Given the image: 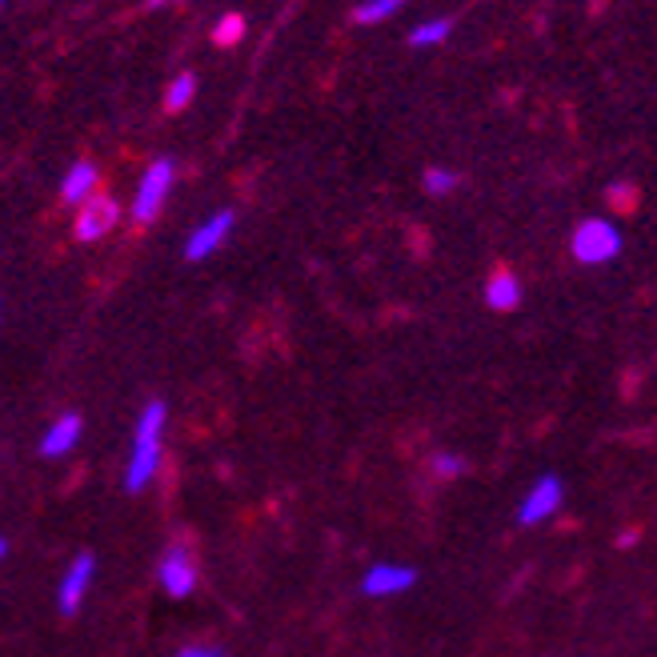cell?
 <instances>
[{
    "instance_id": "7c38bea8",
    "label": "cell",
    "mask_w": 657,
    "mask_h": 657,
    "mask_svg": "<svg viewBox=\"0 0 657 657\" xmlns=\"http://www.w3.org/2000/svg\"><path fill=\"white\" fill-rule=\"evenodd\" d=\"M96 168L89 165V161H81V165L69 168V177L61 181V197L64 205H81V201H89L96 193Z\"/></svg>"
},
{
    "instance_id": "9c48e42d",
    "label": "cell",
    "mask_w": 657,
    "mask_h": 657,
    "mask_svg": "<svg viewBox=\"0 0 657 657\" xmlns=\"http://www.w3.org/2000/svg\"><path fill=\"white\" fill-rule=\"evenodd\" d=\"M161 470V441H148V445H133V458H129V470H125V490L129 493H141L148 481L157 478Z\"/></svg>"
},
{
    "instance_id": "3957f363",
    "label": "cell",
    "mask_w": 657,
    "mask_h": 657,
    "mask_svg": "<svg viewBox=\"0 0 657 657\" xmlns=\"http://www.w3.org/2000/svg\"><path fill=\"white\" fill-rule=\"evenodd\" d=\"M161 585H165L168 597H188L197 589V562L185 545H168L165 557H161Z\"/></svg>"
},
{
    "instance_id": "5b68a950",
    "label": "cell",
    "mask_w": 657,
    "mask_h": 657,
    "mask_svg": "<svg viewBox=\"0 0 657 657\" xmlns=\"http://www.w3.org/2000/svg\"><path fill=\"white\" fill-rule=\"evenodd\" d=\"M93 569H96V557L93 553H76L73 557V565H69V574H64V582H61V614L64 617H73L76 609H81V602H84V589H89V582H93Z\"/></svg>"
},
{
    "instance_id": "9a60e30c",
    "label": "cell",
    "mask_w": 657,
    "mask_h": 657,
    "mask_svg": "<svg viewBox=\"0 0 657 657\" xmlns=\"http://www.w3.org/2000/svg\"><path fill=\"white\" fill-rule=\"evenodd\" d=\"M193 96H197V76H193V73L173 76V84L165 89V109H173V113H177V109H185L188 101H193Z\"/></svg>"
},
{
    "instance_id": "7a4b0ae2",
    "label": "cell",
    "mask_w": 657,
    "mask_h": 657,
    "mask_svg": "<svg viewBox=\"0 0 657 657\" xmlns=\"http://www.w3.org/2000/svg\"><path fill=\"white\" fill-rule=\"evenodd\" d=\"M168 185H173V161H168V157L153 161V165L145 168V177H141V185H136L133 220L148 225V220L157 217L161 205H165V197H168Z\"/></svg>"
},
{
    "instance_id": "ba28073f",
    "label": "cell",
    "mask_w": 657,
    "mask_h": 657,
    "mask_svg": "<svg viewBox=\"0 0 657 657\" xmlns=\"http://www.w3.org/2000/svg\"><path fill=\"white\" fill-rule=\"evenodd\" d=\"M229 229H233V213L229 209L217 213V217H209L197 233H193V237H188L185 261H205V257H213V253L220 249V240L229 237Z\"/></svg>"
},
{
    "instance_id": "ac0fdd59",
    "label": "cell",
    "mask_w": 657,
    "mask_h": 657,
    "mask_svg": "<svg viewBox=\"0 0 657 657\" xmlns=\"http://www.w3.org/2000/svg\"><path fill=\"white\" fill-rule=\"evenodd\" d=\"M240 37H245V21H240L237 12H233V17H225V21L217 24V32H213V41H217L220 49H229V44H237Z\"/></svg>"
},
{
    "instance_id": "ffe728a7",
    "label": "cell",
    "mask_w": 657,
    "mask_h": 657,
    "mask_svg": "<svg viewBox=\"0 0 657 657\" xmlns=\"http://www.w3.org/2000/svg\"><path fill=\"white\" fill-rule=\"evenodd\" d=\"M177 657H225L220 649H209V646H188V649H181Z\"/></svg>"
},
{
    "instance_id": "8fae6325",
    "label": "cell",
    "mask_w": 657,
    "mask_h": 657,
    "mask_svg": "<svg viewBox=\"0 0 657 657\" xmlns=\"http://www.w3.org/2000/svg\"><path fill=\"white\" fill-rule=\"evenodd\" d=\"M485 305H490V309H497V314H510V309H517V305H522V281H517L513 273L497 269L490 281H485Z\"/></svg>"
},
{
    "instance_id": "e0dca14e",
    "label": "cell",
    "mask_w": 657,
    "mask_h": 657,
    "mask_svg": "<svg viewBox=\"0 0 657 657\" xmlns=\"http://www.w3.org/2000/svg\"><path fill=\"white\" fill-rule=\"evenodd\" d=\"M421 185H425L429 197H445V193L458 188V173H449V168H429L425 177H421Z\"/></svg>"
},
{
    "instance_id": "7402d4cb",
    "label": "cell",
    "mask_w": 657,
    "mask_h": 657,
    "mask_svg": "<svg viewBox=\"0 0 657 657\" xmlns=\"http://www.w3.org/2000/svg\"><path fill=\"white\" fill-rule=\"evenodd\" d=\"M148 4H168V0H148Z\"/></svg>"
},
{
    "instance_id": "603a6c76",
    "label": "cell",
    "mask_w": 657,
    "mask_h": 657,
    "mask_svg": "<svg viewBox=\"0 0 657 657\" xmlns=\"http://www.w3.org/2000/svg\"><path fill=\"white\" fill-rule=\"evenodd\" d=\"M0 4H4V0H0Z\"/></svg>"
},
{
    "instance_id": "44dd1931",
    "label": "cell",
    "mask_w": 657,
    "mask_h": 657,
    "mask_svg": "<svg viewBox=\"0 0 657 657\" xmlns=\"http://www.w3.org/2000/svg\"><path fill=\"white\" fill-rule=\"evenodd\" d=\"M4 553H9V542H4V537H0V557H4Z\"/></svg>"
},
{
    "instance_id": "5bb4252c",
    "label": "cell",
    "mask_w": 657,
    "mask_h": 657,
    "mask_svg": "<svg viewBox=\"0 0 657 657\" xmlns=\"http://www.w3.org/2000/svg\"><path fill=\"white\" fill-rule=\"evenodd\" d=\"M401 4H406V0H366V4H357L353 21L357 24H381V21H389Z\"/></svg>"
},
{
    "instance_id": "6da1fadb",
    "label": "cell",
    "mask_w": 657,
    "mask_h": 657,
    "mask_svg": "<svg viewBox=\"0 0 657 657\" xmlns=\"http://www.w3.org/2000/svg\"><path fill=\"white\" fill-rule=\"evenodd\" d=\"M622 253V233L602 217H589L574 233V257L582 265H605Z\"/></svg>"
},
{
    "instance_id": "4fadbf2b",
    "label": "cell",
    "mask_w": 657,
    "mask_h": 657,
    "mask_svg": "<svg viewBox=\"0 0 657 657\" xmlns=\"http://www.w3.org/2000/svg\"><path fill=\"white\" fill-rule=\"evenodd\" d=\"M165 421H168L165 401H148L145 413H141V421H136L133 445H148V441H161V433H165Z\"/></svg>"
},
{
    "instance_id": "277c9868",
    "label": "cell",
    "mask_w": 657,
    "mask_h": 657,
    "mask_svg": "<svg viewBox=\"0 0 657 657\" xmlns=\"http://www.w3.org/2000/svg\"><path fill=\"white\" fill-rule=\"evenodd\" d=\"M562 478H553V473H545V478L533 481V490L525 493L522 510H517V522L522 525H542L545 517H553L557 513V505H562Z\"/></svg>"
},
{
    "instance_id": "2e32d148",
    "label": "cell",
    "mask_w": 657,
    "mask_h": 657,
    "mask_svg": "<svg viewBox=\"0 0 657 657\" xmlns=\"http://www.w3.org/2000/svg\"><path fill=\"white\" fill-rule=\"evenodd\" d=\"M449 29L453 24L445 21V17H438V21H425V24H418V29L409 32V44H418V49H429V44H441L449 37Z\"/></svg>"
},
{
    "instance_id": "8992f818",
    "label": "cell",
    "mask_w": 657,
    "mask_h": 657,
    "mask_svg": "<svg viewBox=\"0 0 657 657\" xmlns=\"http://www.w3.org/2000/svg\"><path fill=\"white\" fill-rule=\"evenodd\" d=\"M413 582H418V574L409 569V565H373L366 574V582H361V589H366L369 597H397L406 594V589H413Z\"/></svg>"
},
{
    "instance_id": "52a82bcc",
    "label": "cell",
    "mask_w": 657,
    "mask_h": 657,
    "mask_svg": "<svg viewBox=\"0 0 657 657\" xmlns=\"http://www.w3.org/2000/svg\"><path fill=\"white\" fill-rule=\"evenodd\" d=\"M84 209H81V217H76V237L81 240H101L109 229L116 225V201L113 197H89V201H81Z\"/></svg>"
},
{
    "instance_id": "30bf717a",
    "label": "cell",
    "mask_w": 657,
    "mask_h": 657,
    "mask_svg": "<svg viewBox=\"0 0 657 657\" xmlns=\"http://www.w3.org/2000/svg\"><path fill=\"white\" fill-rule=\"evenodd\" d=\"M81 429H84V421L76 418V413H64V418H57L53 425H49V433L41 438V453H44V458H64L69 449H76V441H81Z\"/></svg>"
},
{
    "instance_id": "d6986e66",
    "label": "cell",
    "mask_w": 657,
    "mask_h": 657,
    "mask_svg": "<svg viewBox=\"0 0 657 657\" xmlns=\"http://www.w3.org/2000/svg\"><path fill=\"white\" fill-rule=\"evenodd\" d=\"M433 470H438L441 478H453V473H461V470H465V461H461V458H453V453H438V458H433Z\"/></svg>"
}]
</instances>
